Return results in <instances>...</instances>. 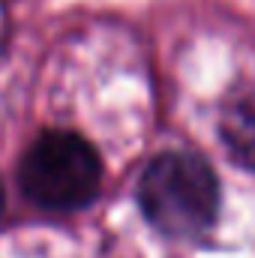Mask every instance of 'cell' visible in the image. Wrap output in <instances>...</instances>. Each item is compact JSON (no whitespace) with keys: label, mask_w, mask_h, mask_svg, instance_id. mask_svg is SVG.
Instances as JSON below:
<instances>
[{"label":"cell","mask_w":255,"mask_h":258,"mask_svg":"<svg viewBox=\"0 0 255 258\" xmlns=\"http://www.w3.org/2000/svg\"><path fill=\"white\" fill-rule=\"evenodd\" d=\"M138 204L156 231L168 237H198L216 219L219 180L195 153H159L138 180Z\"/></svg>","instance_id":"obj_1"},{"label":"cell","mask_w":255,"mask_h":258,"mask_svg":"<svg viewBox=\"0 0 255 258\" xmlns=\"http://www.w3.org/2000/svg\"><path fill=\"white\" fill-rule=\"evenodd\" d=\"M18 180L36 207L69 213L96 198L102 162L90 141H84L78 132L48 129L24 150Z\"/></svg>","instance_id":"obj_2"},{"label":"cell","mask_w":255,"mask_h":258,"mask_svg":"<svg viewBox=\"0 0 255 258\" xmlns=\"http://www.w3.org/2000/svg\"><path fill=\"white\" fill-rule=\"evenodd\" d=\"M222 138L237 162L255 168V90L237 93L222 117Z\"/></svg>","instance_id":"obj_3"},{"label":"cell","mask_w":255,"mask_h":258,"mask_svg":"<svg viewBox=\"0 0 255 258\" xmlns=\"http://www.w3.org/2000/svg\"><path fill=\"white\" fill-rule=\"evenodd\" d=\"M3 207H6V198H3V186H0V216H3Z\"/></svg>","instance_id":"obj_4"}]
</instances>
